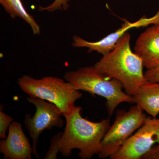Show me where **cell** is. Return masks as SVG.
Here are the masks:
<instances>
[{
  "mask_svg": "<svg viewBox=\"0 0 159 159\" xmlns=\"http://www.w3.org/2000/svg\"><path fill=\"white\" fill-rule=\"evenodd\" d=\"M0 4L11 19L20 18L30 26L33 34H40L39 25L25 9L21 0H0Z\"/></svg>",
  "mask_w": 159,
  "mask_h": 159,
  "instance_id": "7c38bea8",
  "label": "cell"
},
{
  "mask_svg": "<svg viewBox=\"0 0 159 159\" xmlns=\"http://www.w3.org/2000/svg\"><path fill=\"white\" fill-rule=\"evenodd\" d=\"M27 100L35 106L36 110L32 117L30 114H26L24 122L32 140L33 154L39 158L37 144L40 134L46 129L62 127L64 124L61 118L63 114L57 106L44 99L29 97Z\"/></svg>",
  "mask_w": 159,
  "mask_h": 159,
  "instance_id": "8992f818",
  "label": "cell"
},
{
  "mask_svg": "<svg viewBox=\"0 0 159 159\" xmlns=\"http://www.w3.org/2000/svg\"><path fill=\"white\" fill-rule=\"evenodd\" d=\"M144 111L137 104L128 111L117 110L113 124L102 139V150L98 154L99 158H109L144 124L147 116Z\"/></svg>",
  "mask_w": 159,
  "mask_h": 159,
  "instance_id": "5b68a950",
  "label": "cell"
},
{
  "mask_svg": "<svg viewBox=\"0 0 159 159\" xmlns=\"http://www.w3.org/2000/svg\"><path fill=\"white\" fill-rule=\"evenodd\" d=\"M134 50L147 70L159 66V30L154 25L140 34Z\"/></svg>",
  "mask_w": 159,
  "mask_h": 159,
  "instance_id": "30bf717a",
  "label": "cell"
},
{
  "mask_svg": "<svg viewBox=\"0 0 159 159\" xmlns=\"http://www.w3.org/2000/svg\"><path fill=\"white\" fill-rule=\"evenodd\" d=\"M70 0H54L51 4L46 7L39 6V10L40 11H46L49 12H54L57 10L65 11L70 7Z\"/></svg>",
  "mask_w": 159,
  "mask_h": 159,
  "instance_id": "4fadbf2b",
  "label": "cell"
},
{
  "mask_svg": "<svg viewBox=\"0 0 159 159\" xmlns=\"http://www.w3.org/2000/svg\"><path fill=\"white\" fill-rule=\"evenodd\" d=\"M82 107H75L70 114L64 116L66 125L60 139V152L63 156L69 157L72 150L78 149L82 159L92 158L102 150V142L110 125L109 119L93 122L81 116Z\"/></svg>",
  "mask_w": 159,
  "mask_h": 159,
  "instance_id": "6da1fadb",
  "label": "cell"
},
{
  "mask_svg": "<svg viewBox=\"0 0 159 159\" xmlns=\"http://www.w3.org/2000/svg\"><path fill=\"white\" fill-rule=\"evenodd\" d=\"M13 118L3 112L1 107L0 111V138L6 139V131L11 122L13 121Z\"/></svg>",
  "mask_w": 159,
  "mask_h": 159,
  "instance_id": "9a60e30c",
  "label": "cell"
},
{
  "mask_svg": "<svg viewBox=\"0 0 159 159\" xmlns=\"http://www.w3.org/2000/svg\"><path fill=\"white\" fill-rule=\"evenodd\" d=\"M130 38L128 32L123 34L114 48L94 66L106 77L120 81L125 93L133 97L148 80L143 72L142 60L131 49Z\"/></svg>",
  "mask_w": 159,
  "mask_h": 159,
  "instance_id": "7a4b0ae2",
  "label": "cell"
},
{
  "mask_svg": "<svg viewBox=\"0 0 159 159\" xmlns=\"http://www.w3.org/2000/svg\"><path fill=\"white\" fill-rule=\"evenodd\" d=\"M144 74L148 81L159 83V66L147 70L144 73Z\"/></svg>",
  "mask_w": 159,
  "mask_h": 159,
  "instance_id": "2e32d148",
  "label": "cell"
},
{
  "mask_svg": "<svg viewBox=\"0 0 159 159\" xmlns=\"http://www.w3.org/2000/svg\"><path fill=\"white\" fill-rule=\"evenodd\" d=\"M17 84L29 97L44 99L57 106L63 116L72 111L75 102L82 97L71 83L56 77L35 79L24 75L18 80Z\"/></svg>",
  "mask_w": 159,
  "mask_h": 159,
  "instance_id": "277c9868",
  "label": "cell"
},
{
  "mask_svg": "<svg viewBox=\"0 0 159 159\" xmlns=\"http://www.w3.org/2000/svg\"><path fill=\"white\" fill-rule=\"evenodd\" d=\"M154 25L155 26L156 28L159 30V24L157 25Z\"/></svg>",
  "mask_w": 159,
  "mask_h": 159,
  "instance_id": "ac0fdd59",
  "label": "cell"
},
{
  "mask_svg": "<svg viewBox=\"0 0 159 159\" xmlns=\"http://www.w3.org/2000/svg\"><path fill=\"white\" fill-rule=\"evenodd\" d=\"M159 143V118L147 116L145 123L111 159H141Z\"/></svg>",
  "mask_w": 159,
  "mask_h": 159,
  "instance_id": "52a82bcc",
  "label": "cell"
},
{
  "mask_svg": "<svg viewBox=\"0 0 159 159\" xmlns=\"http://www.w3.org/2000/svg\"><path fill=\"white\" fill-rule=\"evenodd\" d=\"M64 77L77 90L85 91L92 95L105 98V106L110 116L120 103H135L134 97L122 90V83L118 80L106 77L94 66L68 71Z\"/></svg>",
  "mask_w": 159,
  "mask_h": 159,
  "instance_id": "3957f363",
  "label": "cell"
},
{
  "mask_svg": "<svg viewBox=\"0 0 159 159\" xmlns=\"http://www.w3.org/2000/svg\"><path fill=\"white\" fill-rule=\"evenodd\" d=\"M0 152L3 154L5 159L32 158L33 148L24 133L20 123L11 122L8 136L0 141Z\"/></svg>",
  "mask_w": 159,
  "mask_h": 159,
  "instance_id": "9c48e42d",
  "label": "cell"
},
{
  "mask_svg": "<svg viewBox=\"0 0 159 159\" xmlns=\"http://www.w3.org/2000/svg\"><path fill=\"white\" fill-rule=\"evenodd\" d=\"M135 103L151 116L159 114V83L147 81L133 97Z\"/></svg>",
  "mask_w": 159,
  "mask_h": 159,
  "instance_id": "8fae6325",
  "label": "cell"
},
{
  "mask_svg": "<svg viewBox=\"0 0 159 159\" xmlns=\"http://www.w3.org/2000/svg\"><path fill=\"white\" fill-rule=\"evenodd\" d=\"M142 159H159V143L154 145L148 152L142 157Z\"/></svg>",
  "mask_w": 159,
  "mask_h": 159,
  "instance_id": "e0dca14e",
  "label": "cell"
},
{
  "mask_svg": "<svg viewBox=\"0 0 159 159\" xmlns=\"http://www.w3.org/2000/svg\"><path fill=\"white\" fill-rule=\"evenodd\" d=\"M159 24V10L152 17L146 18L143 16L135 22L131 23L127 20L116 31L111 33L102 39L97 42H90L75 35L73 37L72 46L74 48H88L89 52L96 51L102 56L105 55L115 48L116 44L122 35L133 28L145 27L149 25Z\"/></svg>",
  "mask_w": 159,
  "mask_h": 159,
  "instance_id": "ba28073f",
  "label": "cell"
},
{
  "mask_svg": "<svg viewBox=\"0 0 159 159\" xmlns=\"http://www.w3.org/2000/svg\"><path fill=\"white\" fill-rule=\"evenodd\" d=\"M63 132H59L54 135L51 140L50 148L44 157L45 159H57V154L59 152L60 139L62 136Z\"/></svg>",
  "mask_w": 159,
  "mask_h": 159,
  "instance_id": "5bb4252c",
  "label": "cell"
}]
</instances>
